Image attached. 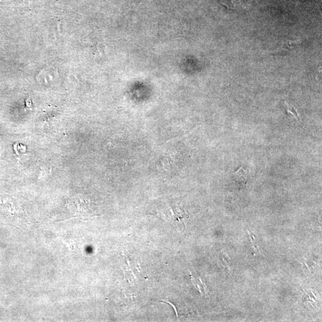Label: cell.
Listing matches in <instances>:
<instances>
[{
  "label": "cell",
  "instance_id": "obj_1",
  "mask_svg": "<svg viewBox=\"0 0 322 322\" xmlns=\"http://www.w3.org/2000/svg\"><path fill=\"white\" fill-rule=\"evenodd\" d=\"M222 5L229 9L236 10L241 6L239 0H220Z\"/></svg>",
  "mask_w": 322,
  "mask_h": 322
},
{
  "label": "cell",
  "instance_id": "obj_2",
  "mask_svg": "<svg viewBox=\"0 0 322 322\" xmlns=\"http://www.w3.org/2000/svg\"><path fill=\"white\" fill-rule=\"evenodd\" d=\"M286 109L288 114H292L296 116L298 120V121L300 122V115L299 114H298L297 109L296 108L293 107V106H290L288 104H286Z\"/></svg>",
  "mask_w": 322,
  "mask_h": 322
}]
</instances>
